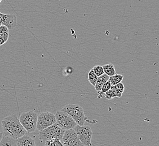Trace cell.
Masks as SVG:
<instances>
[{"instance_id": "12", "label": "cell", "mask_w": 159, "mask_h": 146, "mask_svg": "<svg viewBox=\"0 0 159 146\" xmlns=\"http://www.w3.org/2000/svg\"><path fill=\"white\" fill-rule=\"evenodd\" d=\"M0 146H17L16 140L10 137L3 135L0 141Z\"/></svg>"}, {"instance_id": "18", "label": "cell", "mask_w": 159, "mask_h": 146, "mask_svg": "<svg viewBox=\"0 0 159 146\" xmlns=\"http://www.w3.org/2000/svg\"><path fill=\"white\" fill-rule=\"evenodd\" d=\"M103 96H104L107 100H111L114 98H117L116 93L113 88L112 85L111 86V88L108 91L104 93Z\"/></svg>"}, {"instance_id": "7", "label": "cell", "mask_w": 159, "mask_h": 146, "mask_svg": "<svg viewBox=\"0 0 159 146\" xmlns=\"http://www.w3.org/2000/svg\"><path fill=\"white\" fill-rule=\"evenodd\" d=\"M56 123L55 115L52 113L45 112L38 115L36 129L41 131Z\"/></svg>"}, {"instance_id": "4", "label": "cell", "mask_w": 159, "mask_h": 146, "mask_svg": "<svg viewBox=\"0 0 159 146\" xmlns=\"http://www.w3.org/2000/svg\"><path fill=\"white\" fill-rule=\"evenodd\" d=\"M37 117V113L34 111H30L22 113L19 119L27 132L32 133L36 129Z\"/></svg>"}, {"instance_id": "17", "label": "cell", "mask_w": 159, "mask_h": 146, "mask_svg": "<svg viewBox=\"0 0 159 146\" xmlns=\"http://www.w3.org/2000/svg\"><path fill=\"white\" fill-rule=\"evenodd\" d=\"M88 79L89 80V83L92 84L93 86H95L96 82L97 81L98 76L95 75V73L93 71V69L89 71V73L88 74Z\"/></svg>"}, {"instance_id": "6", "label": "cell", "mask_w": 159, "mask_h": 146, "mask_svg": "<svg viewBox=\"0 0 159 146\" xmlns=\"http://www.w3.org/2000/svg\"><path fill=\"white\" fill-rule=\"evenodd\" d=\"M74 129L76 131L77 137L84 146H93L92 144L93 131L90 127L89 126L77 125Z\"/></svg>"}, {"instance_id": "22", "label": "cell", "mask_w": 159, "mask_h": 146, "mask_svg": "<svg viewBox=\"0 0 159 146\" xmlns=\"http://www.w3.org/2000/svg\"><path fill=\"white\" fill-rule=\"evenodd\" d=\"M9 36H3V37H0V46L4 45L5 43L9 39Z\"/></svg>"}, {"instance_id": "11", "label": "cell", "mask_w": 159, "mask_h": 146, "mask_svg": "<svg viewBox=\"0 0 159 146\" xmlns=\"http://www.w3.org/2000/svg\"><path fill=\"white\" fill-rule=\"evenodd\" d=\"M109 77L110 76H108L107 74H106L105 73H104L103 75H102L101 76L98 77L97 81L94 86L95 90L97 91V92L101 91L102 86L105 83L107 82V81L108 80Z\"/></svg>"}, {"instance_id": "14", "label": "cell", "mask_w": 159, "mask_h": 146, "mask_svg": "<svg viewBox=\"0 0 159 146\" xmlns=\"http://www.w3.org/2000/svg\"><path fill=\"white\" fill-rule=\"evenodd\" d=\"M124 76L120 74H115L113 76H110L108 80L110 81L111 85H115L122 82Z\"/></svg>"}, {"instance_id": "20", "label": "cell", "mask_w": 159, "mask_h": 146, "mask_svg": "<svg viewBox=\"0 0 159 146\" xmlns=\"http://www.w3.org/2000/svg\"><path fill=\"white\" fill-rule=\"evenodd\" d=\"M92 69H93V71L95 73V75L98 76V77L101 76L102 75H103L104 73V70H103L102 66L97 65V66L94 67Z\"/></svg>"}, {"instance_id": "10", "label": "cell", "mask_w": 159, "mask_h": 146, "mask_svg": "<svg viewBox=\"0 0 159 146\" xmlns=\"http://www.w3.org/2000/svg\"><path fill=\"white\" fill-rule=\"evenodd\" d=\"M16 140L17 146H36V143L34 139L26 134Z\"/></svg>"}, {"instance_id": "25", "label": "cell", "mask_w": 159, "mask_h": 146, "mask_svg": "<svg viewBox=\"0 0 159 146\" xmlns=\"http://www.w3.org/2000/svg\"><path fill=\"white\" fill-rule=\"evenodd\" d=\"M1 25V24H0V25Z\"/></svg>"}, {"instance_id": "24", "label": "cell", "mask_w": 159, "mask_h": 146, "mask_svg": "<svg viewBox=\"0 0 159 146\" xmlns=\"http://www.w3.org/2000/svg\"><path fill=\"white\" fill-rule=\"evenodd\" d=\"M2 0H0V3H1V2H2Z\"/></svg>"}, {"instance_id": "13", "label": "cell", "mask_w": 159, "mask_h": 146, "mask_svg": "<svg viewBox=\"0 0 159 146\" xmlns=\"http://www.w3.org/2000/svg\"><path fill=\"white\" fill-rule=\"evenodd\" d=\"M104 72L106 74H107L108 76H113L115 74H116V70L115 67L112 64H108L104 65L102 66Z\"/></svg>"}, {"instance_id": "9", "label": "cell", "mask_w": 159, "mask_h": 146, "mask_svg": "<svg viewBox=\"0 0 159 146\" xmlns=\"http://www.w3.org/2000/svg\"><path fill=\"white\" fill-rule=\"evenodd\" d=\"M0 24L6 26L9 30H12L16 26L17 18L13 14H5L0 12Z\"/></svg>"}, {"instance_id": "2", "label": "cell", "mask_w": 159, "mask_h": 146, "mask_svg": "<svg viewBox=\"0 0 159 146\" xmlns=\"http://www.w3.org/2000/svg\"><path fill=\"white\" fill-rule=\"evenodd\" d=\"M61 111L67 113L74 119L77 125L80 126L84 125L87 119L85 116L83 107L79 105L68 104L66 105Z\"/></svg>"}, {"instance_id": "15", "label": "cell", "mask_w": 159, "mask_h": 146, "mask_svg": "<svg viewBox=\"0 0 159 146\" xmlns=\"http://www.w3.org/2000/svg\"><path fill=\"white\" fill-rule=\"evenodd\" d=\"M115 91H116L117 94V97L121 98L122 97L123 92H124L125 87L122 83L120 82L116 85H112Z\"/></svg>"}, {"instance_id": "1", "label": "cell", "mask_w": 159, "mask_h": 146, "mask_svg": "<svg viewBox=\"0 0 159 146\" xmlns=\"http://www.w3.org/2000/svg\"><path fill=\"white\" fill-rule=\"evenodd\" d=\"M4 136L17 140L27 133V131L22 126L18 116L12 114L4 118L1 122Z\"/></svg>"}, {"instance_id": "5", "label": "cell", "mask_w": 159, "mask_h": 146, "mask_svg": "<svg viewBox=\"0 0 159 146\" xmlns=\"http://www.w3.org/2000/svg\"><path fill=\"white\" fill-rule=\"evenodd\" d=\"M55 116L56 124L64 131L74 129L77 125L70 115L63 111H57Z\"/></svg>"}, {"instance_id": "3", "label": "cell", "mask_w": 159, "mask_h": 146, "mask_svg": "<svg viewBox=\"0 0 159 146\" xmlns=\"http://www.w3.org/2000/svg\"><path fill=\"white\" fill-rule=\"evenodd\" d=\"M39 131V140L46 142L48 140L55 139L61 141L65 131L59 127L57 124L55 123L53 125Z\"/></svg>"}, {"instance_id": "19", "label": "cell", "mask_w": 159, "mask_h": 146, "mask_svg": "<svg viewBox=\"0 0 159 146\" xmlns=\"http://www.w3.org/2000/svg\"><path fill=\"white\" fill-rule=\"evenodd\" d=\"M45 146H64L61 141L57 139L45 142Z\"/></svg>"}, {"instance_id": "16", "label": "cell", "mask_w": 159, "mask_h": 146, "mask_svg": "<svg viewBox=\"0 0 159 146\" xmlns=\"http://www.w3.org/2000/svg\"><path fill=\"white\" fill-rule=\"evenodd\" d=\"M111 86L112 85L111 84L109 80H108L107 82L105 83L102 86L101 91L98 92V98H101L103 96V94L104 93H106V92L108 91L111 88Z\"/></svg>"}, {"instance_id": "8", "label": "cell", "mask_w": 159, "mask_h": 146, "mask_svg": "<svg viewBox=\"0 0 159 146\" xmlns=\"http://www.w3.org/2000/svg\"><path fill=\"white\" fill-rule=\"evenodd\" d=\"M61 142L64 146H84L74 129L65 131Z\"/></svg>"}, {"instance_id": "21", "label": "cell", "mask_w": 159, "mask_h": 146, "mask_svg": "<svg viewBox=\"0 0 159 146\" xmlns=\"http://www.w3.org/2000/svg\"><path fill=\"white\" fill-rule=\"evenodd\" d=\"M9 29L6 27V26L1 25H0V37L3 36H9Z\"/></svg>"}, {"instance_id": "23", "label": "cell", "mask_w": 159, "mask_h": 146, "mask_svg": "<svg viewBox=\"0 0 159 146\" xmlns=\"http://www.w3.org/2000/svg\"><path fill=\"white\" fill-rule=\"evenodd\" d=\"M3 135L1 132H0V141H1V140H2V137H3Z\"/></svg>"}]
</instances>
